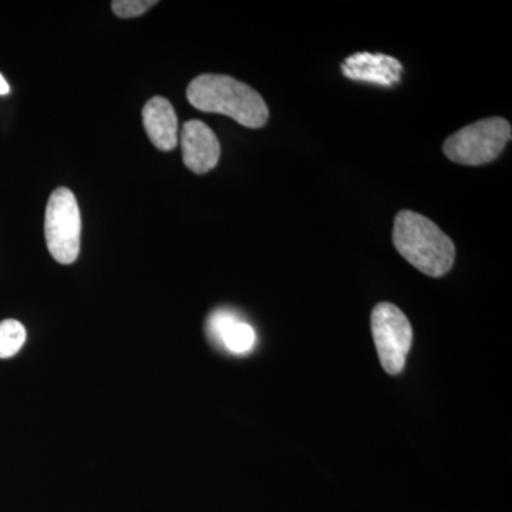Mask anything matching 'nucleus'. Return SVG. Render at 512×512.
Returning <instances> with one entry per match:
<instances>
[{"label":"nucleus","instance_id":"2","mask_svg":"<svg viewBox=\"0 0 512 512\" xmlns=\"http://www.w3.org/2000/svg\"><path fill=\"white\" fill-rule=\"evenodd\" d=\"M393 244L407 262L431 278L446 275L456 258L453 241L433 221L414 211L396 215Z\"/></svg>","mask_w":512,"mask_h":512},{"label":"nucleus","instance_id":"9","mask_svg":"<svg viewBox=\"0 0 512 512\" xmlns=\"http://www.w3.org/2000/svg\"><path fill=\"white\" fill-rule=\"evenodd\" d=\"M143 124L148 138L161 151L178 144V120L173 104L164 97H153L143 109Z\"/></svg>","mask_w":512,"mask_h":512},{"label":"nucleus","instance_id":"8","mask_svg":"<svg viewBox=\"0 0 512 512\" xmlns=\"http://www.w3.org/2000/svg\"><path fill=\"white\" fill-rule=\"evenodd\" d=\"M207 332L212 342L232 355H248L256 345L255 329L235 313L222 309L212 313L208 319Z\"/></svg>","mask_w":512,"mask_h":512},{"label":"nucleus","instance_id":"10","mask_svg":"<svg viewBox=\"0 0 512 512\" xmlns=\"http://www.w3.org/2000/svg\"><path fill=\"white\" fill-rule=\"evenodd\" d=\"M26 342V329L19 320L0 322V359L18 355Z\"/></svg>","mask_w":512,"mask_h":512},{"label":"nucleus","instance_id":"12","mask_svg":"<svg viewBox=\"0 0 512 512\" xmlns=\"http://www.w3.org/2000/svg\"><path fill=\"white\" fill-rule=\"evenodd\" d=\"M10 92V87L8 82H6L5 77L0 74V96H6Z\"/></svg>","mask_w":512,"mask_h":512},{"label":"nucleus","instance_id":"11","mask_svg":"<svg viewBox=\"0 0 512 512\" xmlns=\"http://www.w3.org/2000/svg\"><path fill=\"white\" fill-rule=\"evenodd\" d=\"M157 0H114L111 9L119 18H137L157 5Z\"/></svg>","mask_w":512,"mask_h":512},{"label":"nucleus","instance_id":"7","mask_svg":"<svg viewBox=\"0 0 512 512\" xmlns=\"http://www.w3.org/2000/svg\"><path fill=\"white\" fill-rule=\"evenodd\" d=\"M343 76L357 82H369L392 87L400 82L403 66L399 60L382 53L359 52L342 63Z\"/></svg>","mask_w":512,"mask_h":512},{"label":"nucleus","instance_id":"3","mask_svg":"<svg viewBox=\"0 0 512 512\" xmlns=\"http://www.w3.org/2000/svg\"><path fill=\"white\" fill-rule=\"evenodd\" d=\"M511 137V124L503 117H491L461 128L448 137L443 151L453 163L484 165L503 153Z\"/></svg>","mask_w":512,"mask_h":512},{"label":"nucleus","instance_id":"5","mask_svg":"<svg viewBox=\"0 0 512 512\" xmlns=\"http://www.w3.org/2000/svg\"><path fill=\"white\" fill-rule=\"evenodd\" d=\"M372 332L383 369L389 375L402 373L413 343L410 320L393 303L382 302L373 309Z\"/></svg>","mask_w":512,"mask_h":512},{"label":"nucleus","instance_id":"1","mask_svg":"<svg viewBox=\"0 0 512 512\" xmlns=\"http://www.w3.org/2000/svg\"><path fill=\"white\" fill-rule=\"evenodd\" d=\"M187 99L195 109L224 114L248 128L264 127L269 119L261 94L225 74H201L188 86Z\"/></svg>","mask_w":512,"mask_h":512},{"label":"nucleus","instance_id":"6","mask_svg":"<svg viewBox=\"0 0 512 512\" xmlns=\"http://www.w3.org/2000/svg\"><path fill=\"white\" fill-rule=\"evenodd\" d=\"M181 147L184 164L192 173H210L220 161V141L214 131L200 120H190L184 124L181 131Z\"/></svg>","mask_w":512,"mask_h":512},{"label":"nucleus","instance_id":"4","mask_svg":"<svg viewBox=\"0 0 512 512\" xmlns=\"http://www.w3.org/2000/svg\"><path fill=\"white\" fill-rule=\"evenodd\" d=\"M47 249L59 264L70 265L80 252L82 217L79 204L69 188H56L46 207Z\"/></svg>","mask_w":512,"mask_h":512}]
</instances>
